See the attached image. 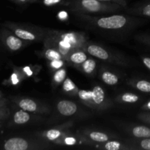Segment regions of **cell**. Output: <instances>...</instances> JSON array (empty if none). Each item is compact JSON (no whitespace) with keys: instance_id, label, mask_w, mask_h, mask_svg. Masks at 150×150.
I'll use <instances>...</instances> for the list:
<instances>
[{"instance_id":"6da1fadb","label":"cell","mask_w":150,"mask_h":150,"mask_svg":"<svg viewBox=\"0 0 150 150\" xmlns=\"http://www.w3.org/2000/svg\"><path fill=\"white\" fill-rule=\"evenodd\" d=\"M126 18L123 16H112L110 17L101 18L97 21V25L100 28L105 29H121L126 25Z\"/></svg>"},{"instance_id":"7a4b0ae2","label":"cell","mask_w":150,"mask_h":150,"mask_svg":"<svg viewBox=\"0 0 150 150\" xmlns=\"http://www.w3.org/2000/svg\"><path fill=\"white\" fill-rule=\"evenodd\" d=\"M75 4L87 11L93 13L105 10L110 7H113V4L110 5L109 4L99 0H77L75 1Z\"/></svg>"},{"instance_id":"3957f363","label":"cell","mask_w":150,"mask_h":150,"mask_svg":"<svg viewBox=\"0 0 150 150\" xmlns=\"http://www.w3.org/2000/svg\"><path fill=\"white\" fill-rule=\"evenodd\" d=\"M3 148L5 150H26L28 143L21 138H12L4 142Z\"/></svg>"},{"instance_id":"277c9868","label":"cell","mask_w":150,"mask_h":150,"mask_svg":"<svg viewBox=\"0 0 150 150\" xmlns=\"http://www.w3.org/2000/svg\"><path fill=\"white\" fill-rule=\"evenodd\" d=\"M57 110L63 116H71L76 112L77 106L70 100H61L57 103Z\"/></svg>"},{"instance_id":"5b68a950","label":"cell","mask_w":150,"mask_h":150,"mask_svg":"<svg viewBox=\"0 0 150 150\" xmlns=\"http://www.w3.org/2000/svg\"><path fill=\"white\" fill-rule=\"evenodd\" d=\"M3 42L9 50L13 51L19 50L23 45L22 41L19 39V37L12 35H6L5 37H4Z\"/></svg>"},{"instance_id":"8992f818","label":"cell","mask_w":150,"mask_h":150,"mask_svg":"<svg viewBox=\"0 0 150 150\" xmlns=\"http://www.w3.org/2000/svg\"><path fill=\"white\" fill-rule=\"evenodd\" d=\"M87 51L91 55L100 59L106 60L109 58V54L106 50L101 47L96 45H91L87 48Z\"/></svg>"},{"instance_id":"52a82bcc","label":"cell","mask_w":150,"mask_h":150,"mask_svg":"<svg viewBox=\"0 0 150 150\" xmlns=\"http://www.w3.org/2000/svg\"><path fill=\"white\" fill-rule=\"evenodd\" d=\"M132 135L136 138L145 139L150 138V128L144 125L135 126L132 129Z\"/></svg>"},{"instance_id":"ba28073f","label":"cell","mask_w":150,"mask_h":150,"mask_svg":"<svg viewBox=\"0 0 150 150\" xmlns=\"http://www.w3.org/2000/svg\"><path fill=\"white\" fill-rule=\"evenodd\" d=\"M92 92V99L91 100L96 105L101 104L104 100V92L101 87L99 86H96L93 89Z\"/></svg>"},{"instance_id":"9c48e42d","label":"cell","mask_w":150,"mask_h":150,"mask_svg":"<svg viewBox=\"0 0 150 150\" xmlns=\"http://www.w3.org/2000/svg\"><path fill=\"white\" fill-rule=\"evenodd\" d=\"M29 114L26 113L24 110H21V111H16L13 116V121L16 124L22 125L27 122L29 120Z\"/></svg>"},{"instance_id":"30bf717a","label":"cell","mask_w":150,"mask_h":150,"mask_svg":"<svg viewBox=\"0 0 150 150\" xmlns=\"http://www.w3.org/2000/svg\"><path fill=\"white\" fill-rule=\"evenodd\" d=\"M19 105L22 110L26 111H35L37 110V104L30 99H22L19 101Z\"/></svg>"},{"instance_id":"8fae6325","label":"cell","mask_w":150,"mask_h":150,"mask_svg":"<svg viewBox=\"0 0 150 150\" xmlns=\"http://www.w3.org/2000/svg\"><path fill=\"white\" fill-rule=\"evenodd\" d=\"M14 34L21 39L26 40H35V35H33L32 32H28V31L24 30L23 29H20V28L14 29Z\"/></svg>"},{"instance_id":"7c38bea8","label":"cell","mask_w":150,"mask_h":150,"mask_svg":"<svg viewBox=\"0 0 150 150\" xmlns=\"http://www.w3.org/2000/svg\"><path fill=\"white\" fill-rule=\"evenodd\" d=\"M101 77H102L103 81L108 85H115L119 81L117 76L110 72H104Z\"/></svg>"},{"instance_id":"4fadbf2b","label":"cell","mask_w":150,"mask_h":150,"mask_svg":"<svg viewBox=\"0 0 150 150\" xmlns=\"http://www.w3.org/2000/svg\"><path fill=\"white\" fill-rule=\"evenodd\" d=\"M70 59L75 64H82L87 59V56L82 51H76L71 55Z\"/></svg>"},{"instance_id":"5bb4252c","label":"cell","mask_w":150,"mask_h":150,"mask_svg":"<svg viewBox=\"0 0 150 150\" xmlns=\"http://www.w3.org/2000/svg\"><path fill=\"white\" fill-rule=\"evenodd\" d=\"M135 87L144 93H150V81L147 80H139L135 83Z\"/></svg>"},{"instance_id":"9a60e30c","label":"cell","mask_w":150,"mask_h":150,"mask_svg":"<svg viewBox=\"0 0 150 150\" xmlns=\"http://www.w3.org/2000/svg\"><path fill=\"white\" fill-rule=\"evenodd\" d=\"M90 138L97 142H104L108 140V136L100 132H93L90 134Z\"/></svg>"},{"instance_id":"2e32d148","label":"cell","mask_w":150,"mask_h":150,"mask_svg":"<svg viewBox=\"0 0 150 150\" xmlns=\"http://www.w3.org/2000/svg\"><path fill=\"white\" fill-rule=\"evenodd\" d=\"M121 99L124 102L128 103H135L139 100V97L135 94L125 93L121 96Z\"/></svg>"},{"instance_id":"e0dca14e","label":"cell","mask_w":150,"mask_h":150,"mask_svg":"<svg viewBox=\"0 0 150 150\" xmlns=\"http://www.w3.org/2000/svg\"><path fill=\"white\" fill-rule=\"evenodd\" d=\"M83 70L86 73H91L96 68V62L93 59H86L83 62Z\"/></svg>"},{"instance_id":"ac0fdd59","label":"cell","mask_w":150,"mask_h":150,"mask_svg":"<svg viewBox=\"0 0 150 150\" xmlns=\"http://www.w3.org/2000/svg\"><path fill=\"white\" fill-rule=\"evenodd\" d=\"M136 11L142 16L150 18V1L144 3L141 7H138Z\"/></svg>"},{"instance_id":"d6986e66","label":"cell","mask_w":150,"mask_h":150,"mask_svg":"<svg viewBox=\"0 0 150 150\" xmlns=\"http://www.w3.org/2000/svg\"><path fill=\"white\" fill-rule=\"evenodd\" d=\"M46 57L51 59V61L54 59H60V58H61L60 54L54 50H48L46 53Z\"/></svg>"},{"instance_id":"ffe728a7","label":"cell","mask_w":150,"mask_h":150,"mask_svg":"<svg viewBox=\"0 0 150 150\" xmlns=\"http://www.w3.org/2000/svg\"><path fill=\"white\" fill-rule=\"evenodd\" d=\"M65 76H66V70L64 69H60L54 74V81L57 83H60V82L63 81L64 80Z\"/></svg>"},{"instance_id":"44dd1931","label":"cell","mask_w":150,"mask_h":150,"mask_svg":"<svg viewBox=\"0 0 150 150\" xmlns=\"http://www.w3.org/2000/svg\"><path fill=\"white\" fill-rule=\"evenodd\" d=\"M104 148L107 150H119L121 148V144L118 142L112 141L106 143Z\"/></svg>"},{"instance_id":"7402d4cb","label":"cell","mask_w":150,"mask_h":150,"mask_svg":"<svg viewBox=\"0 0 150 150\" xmlns=\"http://www.w3.org/2000/svg\"><path fill=\"white\" fill-rule=\"evenodd\" d=\"M79 96L80 98V99L83 100L89 101L92 99V92L80 90L79 92Z\"/></svg>"},{"instance_id":"603a6c76","label":"cell","mask_w":150,"mask_h":150,"mask_svg":"<svg viewBox=\"0 0 150 150\" xmlns=\"http://www.w3.org/2000/svg\"><path fill=\"white\" fill-rule=\"evenodd\" d=\"M60 136V132L57 130H50L46 133V137L49 140H54Z\"/></svg>"},{"instance_id":"cb8c5ba5","label":"cell","mask_w":150,"mask_h":150,"mask_svg":"<svg viewBox=\"0 0 150 150\" xmlns=\"http://www.w3.org/2000/svg\"><path fill=\"white\" fill-rule=\"evenodd\" d=\"M75 88V85L74 84L73 82L71 81V79H68L64 81V85H63V89L66 91H71Z\"/></svg>"},{"instance_id":"d4e9b609","label":"cell","mask_w":150,"mask_h":150,"mask_svg":"<svg viewBox=\"0 0 150 150\" xmlns=\"http://www.w3.org/2000/svg\"><path fill=\"white\" fill-rule=\"evenodd\" d=\"M65 0H43V2L46 6L55 5V4H59L62 2H64Z\"/></svg>"},{"instance_id":"484cf974","label":"cell","mask_w":150,"mask_h":150,"mask_svg":"<svg viewBox=\"0 0 150 150\" xmlns=\"http://www.w3.org/2000/svg\"><path fill=\"white\" fill-rule=\"evenodd\" d=\"M60 47L61 49H64L65 51H67V50L69 49L71 47L70 42H69L68 41L63 40V41H60Z\"/></svg>"},{"instance_id":"4316f807","label":"cell","mask_w":150,"mask_h":150,"mask_svg":"<svg viewBox=\"0 0 150 150\" xmlns=\"http://www.w3.org/2000/svg\"><path fill=\"white\" fill-rule=\"evenodd\" d=\"M63 62L60 59H54L51 61V66H52L54 68H60L63 66Z\"/></svg>"},{"instance_id":"83f0119b","label":"cell","mask_w":150,"mask_h":150,"mask_svg":"<svg viewBox=\"0 0 150 150\" xmlns=\"http://www.w3.org/2000/svg\"><path fill=\"white\" fill-rule=\"evenodd\" d=\"M142 61L144 65L150 70V57H144L142 58Z\"/></svg>"},{"instance_id":"f1b7e54d","label":"cell","mask_w":150,"mask_h":150,"mask_svg":"<svg viewBox=\"0 0 150 150\" xmlns=\"http://www.w3.org/2000/svg\"><path fill=\"white\" fill-rule=\"evenodd\" d=\"M64 40H65L68 41L69 42H74V35L72 34H68L64 36Z\"/></svg>"},{"instance_id":"f546056e","label":"cell","mask_w":150,"mask_h":150,"mask_svg":"<svg viewBox=\"0 0 150 150\" xmlns=\"http://www.w3.org/2000/svg\"><path fill=\"white\" fill-rule=\"evenodd\" d=\"M99 1H104V2H113V3H116V4H125L124 0H99Z\"/></svg>"},{"instance_id":"4dcf8cb0","label":"cell","mask_w":150,"mask_h":150,"mask_svg":"<svg viewBox=\"0 0 150 150\" xmlns=\"http://www.w3.org/2000/svg\"><path fill=\"white\" fill-rule=\"evenodd\" d=\"M65 142L67 145H74L76 143V140L74 138H66Z\"/></svg>"},{"instance_id":"1f68e13d","label":"cell","mask_w":150,"mask_h":150,"mask_svg":"<svg viewBox=\"0 0 150 150\" xmlns=\"http://www.w3.org/2000/svg\"><path fill=\"white\" fill-rule=\"evenodd\" d=\"M7 112L5 108H3L2 106H0V119H2L7 116Z\"/></svg>"},{"instance_id":"d6a6232c","label":"cell","mask_w":150,"mask_h":150,"mask_svg":"<svg viewBox=\"0 0 150 150\" xmlns=\"http://www.w3.org/2000/svg\"><path fill=\"white\" fill-rule=\"evenodd\" d=\"M141 39H142V40L144 41L145 43L150 45V35H144V37L141 38Z\"/></svg>"},{"instance_id":"836d02e7","label":"cell","mask_w":150,"mask_h":150,"mask_svg":"<svg viewBox=\"0 0 150 150\" xmlns=\"http://www.w3.org/2000/svg\"><path fill=\"white\" fill-rule=\"evenodd\" d=\"M12 1L19 3V4H25V3L32 2V1H35V0H12Z\"/></svg>"},{"instance_id":"e575fe53","label":"cell","mask_w":150,"mask_h":150,"mask_svg":"<svg viewBox=\"0 0 150 150\" xmlns=\"http://www.w3.org/2000/svg\"><path fill=\"white\" fill-rule=\"evenodd\" d=\"M11 81H12V83L13 84H16V83H18V78L16 74H13L11 76Z\"/></svg>"},{"instance_id":"d590c367","label":"cell","mask_w":150,"mask_h":150,"mask_svg":"<svg viewBox=\"0 0 150 150\" xmlns=\"http://www.w3.org/2000/svg\"><path fill=\"white\" fill-rule=\"evenodd\" d=\"M142 119L144 120V121H146L147 122L150 123V114L143 115L142 116Z\"/></svg>"},{"instance_id":"8d00e7d4","label":"cell","mask_w":150,"mask_h":150,"mask_svg":"<svg viewBox=\"0 0 150 150\" xmlns=\"http://www.w3.org/2000/svg\"><path fill=\"white\" fill-rule=\"evenodd\" d=\"M144 109L146 110V111H150V100L148 101L146 104H144Z\"/></svg>"},{"instance_id":"74e56055","label":"cell","mask_w":150,"mask_h":150,"mask_svg":"<svg viewBox=\"0 0 150 150\" xmlns=\"http://www.w3.org/2000/svg\"><path fill=\"white\" fill-rule=\"evenodd\" d=\"M66 16H67V13H66V12H60V13H59V17L61 18L62 19L66 18Z\"/></svg>"},{"instance_id":"f35d334b","label":"cell","mask_w":150,"mask_h":150,"mask_svg":"<svg viewBox=\"0 0 150 150\" xmlns=\"http://www.w3.org/2000/svg\"><path fill=\"white\" fill-rule=\"evenodd\" d=\"M24 71H26V73H28V74H29V75L32 74V72L30 71V70H29V67H25V68H24Z\"/></svg>"},{"instance_id":"ab89813d","label":"cell","mask_w":150,"mask_h":150,"mask_svg":"<svg viewBox=\"0 0 150 150\" xmlns=\"http://www.w3.org/2000/svg\"><path fill=\"white\" fill-rule=\"evenodd\" d=\"M3 105H4V103H3L2 100H0V106H3Z\"/></svg>"},{"instance_id":"60d3db41","label":"cell","mask_w":150,"mask_h":150,"mask_svg":"<svg viewBox=\"0 0 150 150\" xmlns=\"http://www.w3.org/2000/svg\"><path fill=\"white\" fill-rule=\"evenodd\" d=\"M1 99H2V97H1V93H0V100H1Z\"/></svg>"}]
</instances>
